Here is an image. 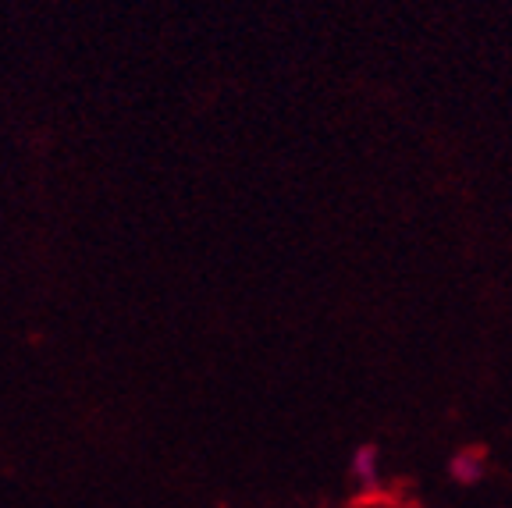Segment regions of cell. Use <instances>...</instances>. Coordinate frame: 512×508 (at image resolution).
Returning a JSON list of instances; mask_svg holds the SVG:
<instances>
[{
	"instance_id": "6da1fadb",
	"label": "cell",
	"mask_w": 512,
	"mask_h": 508,
	"mask_svg": "<svg viewBox=\"0 0 512 508\" xmlns=\"http://www.w3.org/2000/svg\"><path fill=\"white\" fill-rule=\"evenodd\" d=\"M349 480L363 498H377L384 487V459L374 445H360L349 459Z\"/></svg>"
},
{
	"instance_id": "7a4b0ae2",
	"label": "cell",
	"mask_w": 512,
	"mask_h": 508,
	"mask_svg": "<svg viewBox=\"0 0 512 508\" xmlns=\"http://www.w3.org/2000/svg\"><path fill=\"white\" fill-rule=\"evenodd\" d=\"M448 477L456 480L459 487H473L488 477V452L484 448H463V452L452 455L448 462Z\"/></svg>"
},
{
	"instance_id": "3957f363",
	"label": "cell",
	"mask_w": 512,
	"mask_h": 508,
	"mask_svg": "<svg viewBox=\"0 0 512 508\" xmlns=\"http://www.w3.org/2000/svg\"><path fill=\"white\" fill-rule=\"evenodd\" d=\"M363 508H413V505H399V501H377V498H367Z\"/></svg>"
}]
</instances>
